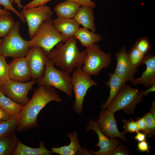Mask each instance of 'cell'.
Listing matches in <instances>:
<instances>
[{
    "mask_svg": "<svg viewBox=\"0 0 155 155\" xmlns=\"http://www.w3.org/2000/svg\"><path fill=\"white\" fill-rule=\"evenodd\" d=\"M39 86L34 90L31 99L20 113V120L15 131L20 132L37 127L38 115L47 104L52 101H62L52 87Z\"/></svg>",
    "mask_w": 155,
    "mask_h": 155,
    "instance_id": "obj_1",
    "label": "cell"
},
{
    "mask_svg": "<svg viewBox=\"0 0 155 155\" xmlns=\"http://www.w3.org/2000/svg\"><path fill=\"white\" fill-rule=\"evenodd\" d=\"M77 40L74 36L69 38L64 44L60 42L47 54L48 58L55 65L69 74L73 73L74 68L81 67L84 64L86 55V49L80 51L77 46Z\"/></svg>",
    "mask_w": 155,
    "mask_h": 155,
    "instance_id": "obj_2",
    "label": "cell"
},
{
    "mask_svg": "<svg viewBox=\"0 0 155 155\" xmlns=\"http://www.w3.org/2000/svg\"><path fill=\"white\" fill-rule=\"evenodd\" d=\"M69 38L57 31L54 27L51 18L42 22L31 40L28 41V44L30 48L40 47L47 54L58 43L65 42Z\"/></svg>",
    "mask_w": 155,
    "mask_h": 155,
    "instance_id": "obj_3",
    "label": "cell"
},
{
    "mask_svg": "<svg viewBox=\"0 0 155 155\" xmlns=\"http://www.w3.org/2000/svg\"><path fill=\"white\" fill-rule=\"evenodd\" d=\"M51 60L47 59L42 76L37 80L38 85L53 87L65 93L69 98L72 96V87L69 74L56 69Z\"/></svg>",
    "mask_w": 155,
    "mask_h": 155,
    "instance_id": "obj_4",
    "label": "cell"
},
{
    "mask_svg": "<svg viewBox=\"0 0 155 155\" xmlns=\"http://www.w3.org/2000/svg\"><path fill=\"white\" fill-rule=\"evenodd\" d=\"M20 24L15 22L9 32L4 37L0 46V55L5 57H24L30 48L28 41L24 39L20 34Z\"/></svg>",
    "mask_w": 155,
    "mask_h": 155,
    "instance_id": "obj_5",
    "label": "cell"
},
{
    "mask_svg": "<svg viewBox=\"0 0 155 155\" xmlns=\"http://www.w3.org/2000/svg\"><path fill=\"white\" fill-rule=\"evenodd\" d=\"M143 97L138 88L125 84L106 110L114 113L122 110L127 114H133Z\"/></svg>",
    "mask_w": 155,
    "mask_h": 155,
    "instance_id": "obj_6",
    "label": "cell"
},
{
    "mask_svg": "<svg viewBox=\"0 0 155 155\" xmlns=\"http://www.w3.org/2000/svg\"><path fill=\"white\" fill-rule=\"evenodd\" d=\"M71 77L72 90L75 96L73 109L80 115L83 111V102L88 90L93 86H97L98 84L90 75L82 70L81 67L75 69Z\"/></svg>",
    "mask_w": 155,
    "mask_h": 155,
    "instance_id": "obj_7",
    "label": "cell"
},
{
    "mask_svg": "<svg viewBox=\"0 0 155 155\" xmlns=\"http://www.w3.org/2000/svg\"><path fill=\"white\" fill-rule=\"evenodd\" d=\"M86 55L84 65L81 68L90 76L98 75L103 69L108 67L111 62L110 54L102 51L96 44L86 47Z\"/></svg>",
    "mask_w": 155,
    "mask_h": 155,
    "instance_id": "obj_8",
    "label": "cell"
},
{
    "mask_svg": "<svg viewBox=\"0 0 155 155\" xmlns=\"http://www.w3.org/2000/svg\"><path fill=\"white\" fill-rule=\"evenodd\" d=\"M37 82L36 80L26 82L10 80L4 83L0 88L4 94L16 102L25 106L29 100L27 96L29 91L32 90L33 86Z\"/></svg>",
    "mask_w": 155,
    "mask_h": 155,
    "instance_id": "obj_9",
    "label": "cell"
},
{
    "mask_svg": "<svg viewBox=\"0 0 155 155\" xmlns=\"http://www.w3.org/2000/svg\"><path fill=\"white\" fill-rule=\"evenodd\" d=\"M20 13L27 23L28 34L31 38L42 22L52 18L53 15L51 8L46 5L30 8H23Z\"/></svg>",
    "mask_w": 155,
    "mask_h": 155,
    "instance_id": "obj_10",
    "label": "cell"
},
{
    "mask_svg": "<svg viewBox=\"0 0 155 155\" xmlns=\"http://www.w3.org/2000/svg\"><path fill=\"white\" fill-rule=\"evenodd\" d=\"M25 57L31 77L37 80L43 75L46 62L48 59L47 54L41 47L35 46L29 49Z\"/></svg>",
    "mask_w": 155,
    "mask_h": 155,
    "instance_id": "obj_11",
    "label": "cell"
},
{
    "mask_svg": "<svg viewBox=\"0 0 155 155\" xmlns=\"http://www.w3.org/2000/svg\"><path fill=\"white\" fill-rule=\"evenodd\" d=\"M92 130L97 134L98 143L96 145L100 147L98 151H89L91 155H110L111 152L120 143V141L116 138H109L99 129L98 123L93 119H90L85 129V131Z\"/></svg>",
    "mask_w": 155,
    "mask_h": 155,
    "instance_id": "obj_12",
    "label": "cell"
},
{
    "mask_svg": "<svg viewBox=\"0 0 155 155\" xmlns=\"http://www.w3.org/2000/svg\"><path fill=\"white\" fill-rule=\"evenodd\" d=\"M115 113L102 109L97 121L100 130L110 138H119L126 141L125 134L119 130L114 116Z\"/></svg>",
    "mask_w": 155,
    "mask_h": 155,
    "instance_id": "obj_13",
    "label": "cell"
},
{
    "mask_svg": "<svg viewBox=\"0 0 155 155\" xmlns=\"http://www.w3.org/2000/svg\"><path fill=\"white\" fill-rule=\"evenodd\" d=\"M117 65L114 73L126 82L132 80L135 74L138 71L132 65L125 47L123 46L115 54Z\"/></svg>",
    "mask_w": 155,
    "mask_h": 155,
    "instance_id": "obj_14",
    "label": "cell"
},
{
    "mask_svg": "<svg viewBox=\"0 0 155 155\" xmlns=\"http://www.w3.org/2000/svg\"><path fill=\"white\" fill-rule=\"evenodd\" d=\"M9 65L10 80L25 82L31 79L30 71L24 57L13 58Z\"/></svg>",
    "mask_w": 155,
    "mask_h": 155,
    "instance_id": "obj_15",
    "label": "cell"
},
{
    "mask_svg": "<svg viewBox=\"0 0 155 155\" xmlns=\"http://www.w3.org/2000/svg\"><path fill=\"white\" fill-rule=\"evenodd\" d=\"M144 64L146 65V68L141 76L137 78H134L129 82L133 86L142 84L144 87L149 88L155 83V56L152 54H146Z\"/></svg>",
    "mask_w": 155,
    "mask_h": 155,
    "instance_id": "obj_16",
    "label": "cell"
},
{
    "mask_svg": "<svg viewBox=\"0 0 155 155\" xmlns=\"http://www.w3.org/2000/svg\"><path fill=\"white\" fill-rule=\"evenodd\" d=\"M67 136L70 140L69 144L59 147H52L51 151L52 153L60 155H91L89 150L82 148L78 139V133L73 131L72 133H68Z\"/></svg>",
    "mask_w": 155,
    "mask_h": 155,
    "instance_id": "obj_17",
    "label": "cell"
},
{
    "mask_svg": "<svg viewBox=\"0 0 155 155\" xmlns=\"http://www.w3.org/2000/svg\"><path fill=\"white\" fill-rule=\"evenodd\" d=\"M52 22L57 31L69 38L75 35L80 25L73 18L59 17L52 20Z\"/></svg>",
    "mask_w": 155,
    "mask_h": 155,
    "instance_id": "obj_18",
    "label": "cell"
},
{
    "mask_svg": "<svg viewBox=\"0 0 155 155\" xmlns=\"http://www.w3.org/2000/svg\"><path fill=\"white\" fill-rule=\"evenodd\" d=\"M84 28L90 30L93 32L96 31L94 23L93 8L85 5H81L73 18Z\"/></svg>",
    "mask_w": 155,
    "mask_h": 155,
    "instance_id": "obj_19",
    "label": "cell"
},
{
    "mask_svg": "<svg viewBox=\"0 0 155 155\" xmlns=\"http://www.w3.org/2000/svg\"><path fill=\"white\" fill-rule=\"evenodd\" d=\"M108 76L109 79L105 82V85L110 89L109 95L106 102L100 106L102 109H105L110 105L122 87L126 82L114 73H108Z\"/></svg>",
    "mask_w": 155,
    "mask_h": 155,
    "instance_id": "obj_20",
    "label": "cell"
},
{
    "mask_svg": "<svg viewBox=\"0 0 155 155\" xmlns=\"http://www.w3.org/2000/svg\"><path fill=\"white\" fill-rule=\"evenodd\" d=\"M81 6L75 1L66 0L56 5L54 9L58 17L73 18Z\"/></svg>",
    "mask_w": 155,
    "mask_h": 155,
    "instance_id": "obj_21",
    "label": "cell"
},
{
    "mask_svg": "<svg viewBox=\"0 0 155 155\" xmlns=\"http://www.w3.org/2000/svg\"><path fill=\"white\" fill-rule=\"evenodd\" d=\"M74 36L82 46L86 47L101 41L103 38L100 34L90 31L84 28H80Z\"/></svg>",
    "mask_w": 155,
    "mask_h": 155,
    "instance_id": "obj_22",
    "label": "cell"
},
{
    "mask_svg": "<svg viewBox=\"0 0 155 155\" xmlns=\"http://www.w3.org/2000/svg\"><path fill=\"white\" fill-rule=\"evenodd\" d=\"M51 153L42 142H40L38 148H33L24 144L19 140L13 155H50Z\"/></svg>",
    "mask_w": 155,
    "mask_h": 155,
    "instance_id": "obj_23",
    "label": "cell"
},
{
    "mask_svg": "<svg viewBox=\"0 0 155 155\" xmlns=\"http://www.w3.org/2000/svg\"><path fill=\"white\" fill-rule=\"evenodd\" d=\"M18 140L14 132L0 137V155H13Z\"/></svg>",
    "mask_w": 155,
    "mask_h": 155,
    "instance_id": "obj_24",
    "label": "cell"
},
{
    "mask_svg": "<svg viewBox=\"0 0 155 155\" xmlns=\"http://www.w3.org/2000/svg\"><path fill=\"white\" fill-rule=\"evenodd\" d=\"M24 105L18 104L6 97L0 88V106L12 116L20 113Z\"/></svg>",
    "mask_w": 155,
    "mask_h": 155,
    "instance_id": "obj_25",
    "label": "cell"
},
{
    "mask_svg": "<svg viewBox=\"0 0 155 155\" xmlns=\"http://www.w3.org/2000/svg\"><path fill=\"white\" fill-rule=\"evenodd\" d=\"M20 120L19 114L7 120L0 121V137L4 136L14 132Z\"/></svg>",
    "mask_w": 155,
    "mask_h": 155,
    "instance_id": "obj_26",
    "label": "cell"
},
{
    "mask_svg": "<svg viewBox=\"0 0 155 155\" xmlns=\"http://www.w3.org/2000/svg\"><path fill=\"white\" fill-rule=\"evenodd\" d=\"M129 59L134 68H138L144 64L146 55L139 51L134 44L128 53Z\"/></svg>",
    "mask_w": 155,
    "mask_h": 155,
    "instance_id": "obj_27",
    "label": "cell"
},
{
    "mask_svg": "<svg viewBox=\"0 0 155 155\" xmlns=\"http://www.w3.org/2000/svg\"><path fill=\"white\" fill-rule=\"evenodd\" d=\"M15 22L10 15L0 16V37H4L10 32Z\"/></svg>",
    "mask_w": 155,
    "mask_h": 155,
    "instance_id": "obj_28",
    "label": "cell"
},
{
    "mask_svg": "<svg viewBox=\"0 0 155 155\" xmlns=\"http://www.w3.org/2000/svg\"><path fill=\"white\" fill-rule=\"evenodd\" d=\"M9 65L6 62L5 57L0 55V87L10 80L9 75Z\"/></svg>",
    "mask_w": 155,
    "mask_h": 155,
    "instance_id": "obj_29",
    "label": "cell"
},
{
    "mask_svg": "<svg viewBox=\"0 0 155 155\" xmlns=\"http://www.w3.org/2000/svg\"><path fill=\"white\" fill-rule=\"evenodd\" d=\"M134 45L139 51L145 55L148 54L152 48L148 39L145 37L138 39Z\"/></svg>",
    "mask_w": 155,
    "mask_h": 155,
    "instance_id": "obj_30",
    "label": "cell"
},
{
    "mask_svg": "<svg viewBox=\"0 0 155 155\" xmlns=\"http://www.w3.org/2000/svg\"><path fill=\"white\" fill-rule=\"evenodd\" d=\"M146 120L147 128V135L149 137L154 135L155 132V117L150 112L144 116Z\"/></svg>",
    "mask_w": 155,
    "mask_h": 155,
    "instance_id": "obj_31",
    "label": "cell"
},
{
    "mask_svg": "<svg viewBox=\"0 0 155 155\" xmlns=\"http://www.w3.org/2000/svg\"><path fill=\"white\" fill-rule=\"evenodd\" d=\"M123 123V127L124 131L122 132L125 134L127 133H132L137 132L140 130V128L136 121L132 119L126 120L123 119L122 120Z\"/></svg>",
    "mask_w": 155,
    "mask_h": 155,
    "instance_id": "obj_32",
    "label": "cell"
},
{
    "mask_svg": "<svg viewBox=\"0 0 155 155\" xmlns=\"http://www.w3.org/2000/svg\"><path fill=\"white\" fill-rule=\"evenodd\" d=\"M3 6L4 10H9L14 13L23 22H25L26 20L22 15L13 7L10 0H0V6Z\"/></svg>",
    "mask_w": 155,
    "mask_h": 155,
    "instance_id": "obj_33",
    "label": "cell"
},
{
    "mask_svg": "<svg viewBox=\"0 0 155 155\" xmlns=\"http://www.w3.org/2000/svg\"><path fill=\"white\" fill-rule=\"evenodd\" d=\"M130 152L120 143L111 152L110 155H129Z\"/></svg>",
    "mask_w": 155,
    "mask_h": 155,
    "instance_id": "obj_34",
    "label": "cell"
},
{
    "mask_svg": "<svg viewBox=\"0 0 155 155\" xmlns=\"http://www.w3.org/2000/svg\"><path fill=\"white\" fill-rule=\"evenodd\" d=\"M52 0H32L23 6V8H28L45 5Z\"/></svg>",
    "mask_w": 155,
    "mask_h": 155,
    "instance_id": "obj_35",
    "label": "cell"
},
{
    "mask_svg": "<svg viewBox=\"0 0 155 155\" xmlns=\"http://www.w3.org/2000/svg\"><path fill=\"white\" fill-rule=\"evenodd\" d=\"M136 122L138 125L140 130L146 135L147 134V128L146 122L144 116L141 118H138Z\"/></svg>",
    "mask_w": 155,
    "mask_h": 155,
    "instance_id": "obj_36",
    "label": "cell"
},
{
    "mask_svg": "<svg viewBox=\"0 0 155 155\" xmlns=\"http://www.w3.org/2000/svg\"><path fill=\"white\" fill-rule=\"evenodd\" d=\"M137 148L139 151L141 152H146L148 154L150 152L148 143L146 140L139 142L137 144Z\"/></svg>",
    "mask_w": 155,
    "mask_h": 155,
    "instance_id": "obj_37",
    "label": "cell"
},
{
    "mask_svg": "<svg viewBox=\"0 0 155 155\" xmlns=\"http://www.w3.org/2000/svg\"><path fill=\"white\" fill-rule=\"evenodd\" d=\"M65 1L66 0H61ZM75 1L81 5L88 6L92 8H94L96 6V3L91 0H70Z\"/></svg>",
    "mask_w": 155,
    "mask_h": 155,
    "instance_id": "obj_38",
    "label": "cell"
},
{
    "mask_svg": "<svg viewBox=\"0 0 155 155\" xmlns=\"http://www.w3.org/2000/svg\"><path fill=\"white\" fill-rule=\"evenodd\" d=\"M12 117L13 116L7 113L0 106V121L7 120Z\"/></svg>",
    "mask_w": 155,
    "mask_h": 155,
    "instance_id": "obj_39",
    "label": "cell"
},
{
    "mask_svg": "<svg viewBox=\"0 0 155 155\" xmlns=\"http://www.w3.org/2000/svg\"><path fill=\"white\" fill-rule=\"evenodd\" d=\"M134 138L138 142H140L146 140V134L143 132L138 131L137 132V134Z\"/></svg>",
    "mask_w": 155,
    "mask_h": 155,
    "instance_id": "obj_40",
    "label": "cell"
},
{
    "mask_svg": "<svg viewBox=\"0 0 155 155\" xmlns=\"http://www.w3.org/2000/svg\"><path fill=\"white\" fill-rule=\"evenodd\" d=\"M155 91V83L146 90L143 91H140V94L143 96H146L151 92Z\"/></svg>",
    "mask_w": 155,
    "mask_h": 155,
    "instance_id": "obj_41",
    "label": "cell"
},
{
    "mask_svg": "<svg viewBox=\"0 0 155 155\" xmlns=\"http://www.w3.org/2000/svg\"><path fill=\"white\" fill-rule=\"evenodd\" d=\"M10 1L12 4L13 3L16 4L19 9L23 8V6L21 3V0H10Z\"/></svg>",
    "mask_w": 155,
    "mask_h": 155,
    "instance_id": "obj_42",
    "label": "cell"
},
{
    "mask_svg": "<svg viewBox=\"0 0 155 155\" xmlns=\"http://www.w3.org/2000/svg\"><path fill=\"white\" fill-rule=\"evenodd\" d=\"M152 105L150 112L155 117V100L152 102Z\"/></svg>",
    "mask_w": 155,
    "mask_h": 155,
    "instance_id": "obj_43",
    "label": "cell"
},
{
    "mask_svg": "<svg viewBox=\"0 0 155 155\" xmlns=\"http://www.w3.org/2000/svg\"><path fill=\"white\" fill-rule=\"evenodd\" d=\"M11 13L10 12L0 8V16L6 14L11 15Z\"/></svg>",
    "mask_w": 155,
    "mask_h": 155,
    "instance_id": "obj_44",
    "label": "cell"
},
{
    "mask_svg": "<svg viewBox=\"0 0 155 155\" xmlns=\"http://www.w3.org/2000/svg\"><path fill=\"white\" fill-rule=\"evenodd\" d=\"M2 40L0 39V46H1V45L2 43Z\"/></svg>",
    "mask_w": 155,
    "mask_h": 155,
    "instance_id": "obj_45",
    "label": "cell"
}]
</instances>
